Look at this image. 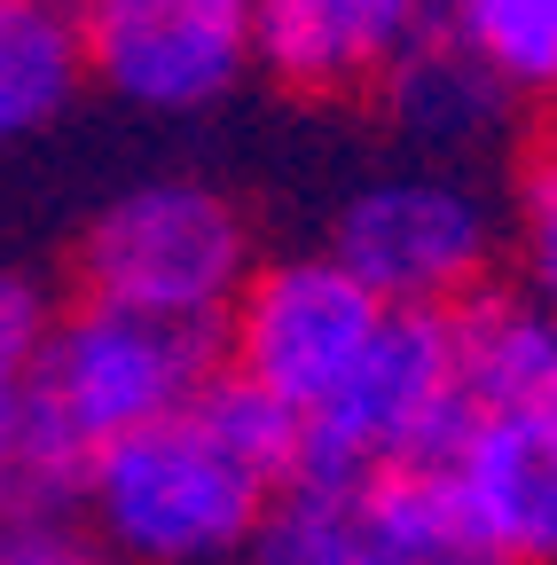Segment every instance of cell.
Wrapping results in <instances>:
<instances>
[{
    "label": "cell",
    "instance_id": "cell-16",
    "mask_svg": "<svg viewBox=\"0 0 557 565\" xmlns=\"http://www.w3.org/2000/svg\"><path fill=\"white\" fill-rule=\"evenodd\" d=\"M72 557H95V534H87L79 503L0 494V565H72Z\"/></svg>",
    "mask_w": 557,
    "mask_h": 565
},
{
    "label": "cell",
    "instance_id": "cell-8",
    "mask_svg": "<svg viewBox=\"0 0 557 565\" xmlns=\"http://www.w3.org/2000/svg\"><path fill=\"white\" fill-rule=\"evenodd\" d=\"M432 463L479 534V565L557 557V401H463Z\"/></svg>",
    "mask_w": 557,
    "mask_h": 565
},
{
    "label": "cell",
    "instance_id": "cell-3",
    "mask_svg": "<svg viewBox=\"0 0 557 565\" xmlns=\"http://www.w3.org/2000/svg\"><path fill=\"white\" fill-rule=\"evenodd\" d=\"M259 259L251 212L204 173H150L126 181L87 212V228L72 244V282L87 299L133 307L221 330L228 299L244 291V275Z\"/></svg>",
    "mask_w": 557,
    "mask_h": 565
},
{
    "label": "cell",
    "instance_id": "cell-13",
    "mask_svg": "<svg viewBox=\"0 0 557 565\" xmlns=\"http://www.w3.org/2000/svg\"><path fill=\"white\" fill-rule=\"evenodd\" d=\"M432 24L495 71L518 110H557V0H440Z\"/></svg>",
    "mask_w": 557,
    "mask_h": 565
},
{
    "label": "cell",
    "instance_id": "cell-2",
    "mask_svg": "<svg viewBox=\"0 0 557 565\" xmlns=\"http://www.w3.org/2000/svg\"><path fill=\"white\" fill-rule=\"evenodd\" d=\"M213 370H221V330L133 315V307H110V299L79 291L40 330L32 377H24V456H17L9 494L79 503L87 463L118 433L165 416L173 401H189Z\"/></svg>",
    "mask_w": 557,
    "mask_h": 565
},
{
    "label": "cell",
    "instance_id": "cell-6",
    "mask_svg": "<svg viewBox=\"0 0 557 565\" xmlns=\"http://www.w3.org/2000/svg\"><path fill=\"white\" fill-rule=\"evenodd\" d=\"M377 315L385 299L330 244L251 259L244 291L221 315V370H236L244 385H259L267 401H283L307 424L330 401V385L354 370Z\"/></svg>",
    "mask_w": 557,
    "mask_h": 565
},
{
    "label": "cell",
    "instance_id": "cell-4",
    "mask_svg": "<svg viewBox=\"0 0 557 565\" xmlns=\"http://www.w3.org/2000/svg\"><path fill=\"white\" fill-rule=\"evenodd\" d=\"M330 252L385 307H456L503 259V212L471 173L425 158L362 181L330 212Z\"/></svg>",
    "mask_w": 557,
    "mask_h": 565
},
{
    "label": "cell",
    "instance_id": "cell-11",
    "mask_svg": "<svg viewBox=\"0 0 557 565\" xmlns=\"http://www.w3.org/2000/svg\"><path fill=\"white\" fill-rule=\"evenodd\" d=\"M345 519H354V565H479V534L432 456L345 471Z\"/></svg>",
    "mask_w": 557,
    "mask_h": 565
},
{
    "label": "cell",
    "instance_id": "cell-7",
    "mask_svg": "<svg viewBox=\"0 0 557 565\" xmlns=\"http://www.w3.org/2000/svg\"><path fill=\"white\" fill-rule=\"evenodd\" d=\"M87 87L142 118L221 110L251 79V0H79Z\"/></svg>",
    "mask_w": 557,
    "mask_h": 565
},
{
    "label": "cell",
    "instance_id": "cell-14",
    "mask_svg": "<svg viewBox=\"0 0 557 565\" xmlns=\"http://www.w3.org/2000/svg\"><path fill=\"white\" fill-rule=\"evenodd\" d=\"M503 204H511V212H503V252H511L518 291L557 315V110L518 141L511 196H503Z\"/></svg>",
    "mask_w": 557,
    "mask_h": 565
},
{
    "label": "cell",
    "instance_id": "cell-10",
    "mask_svg": "<svg viewBox=\"0 0 557 565\" xmlns=\"http://www.w3.org/2000/svg\"><path fill=\"white\" fill-rule=\"evenodd\" d=\"M385 103V126L408 141L416 158H479V150H495V141L511 134V95L495 87V71H486L463 40H448L440 24H425L385 71H377V87Z\"/></svg>",
    "mask_w": 557,
    "mask_h": 565
},
{
    "label": "cell",
    "instance_id": "cell-5",
    "mask_svg": "<svg viewBox=\"0 0 557 565\" xmlns=\"http://www.w3.org/2000/svg\"><path fill=\"white\" fill-rule=\"evenodd\" d=\"M456 416H463L456 307H385L354 370L299 424V463H322V471L425 463L448 448Z\"/></svg>",
    "mask_w": 557,
    "mask_h": 565
},
{
    "label": "cell",
    "instance_id": "cell-1",
    "mask_svg": "<svg viewBox=\"0 0 557 565\" xmlns=\"http://www.w3.org/2000/svg\"><path fill=\"white\" fill-rule=\"evenodd\" d=\"M299 471V416L236 370H213L165 416L118 433L87 479L79 519L95 550L142 565H213L259 542L275 487Z\"/></svg>",
    "mask_w": 557,
    "mask_h": 565
},
{
    "label": "cell",
    "instance_id": "cell-9",
    "mask_svg": "<svg viewBox=\"0 0 557 565\" xmlns=\"http://www.w3.org/2000/svg\"><path fill=\"white\" fill-rule=\"evenodd\" d=\"M440 0H251V71L299 103H354Z\"/></svg>",
    "mask_w": 557,
    "mask_h": 565
},
{
    "label": "cell",
    "instance_id": "cell-15",
    "mask_svg": "<svg viewBox=\"0 0 557 565\" xmlns=\"http://www.w3.org/2000/svg\"><path fill=\"white\" fill-rule=\"evenodd\" d=\"M47 315H55L47 282L24 267H0V494H9L17 456H24V377H32Z\"/></svg>",
    "mask_w": 557,
    "mask_h": 565
},
{
    "label": "cell",
    "instance_id": "cell-12",
    "mask_svg": "<svg viewBox=\"0 0 557 565\" xmlns=\"http://www.w3.org/2000/svg\"><path fill=\"white\" fill-rule=\"evenodd\" d=\"M87 87L79 0H0V150L47 134Z\"/></svg>",
    "mask_w": 557,
    "mask_h": 565
}]
</instances>
